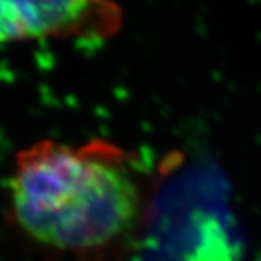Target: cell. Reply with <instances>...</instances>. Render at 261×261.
Returning a JSON list of instances; mask_svg holds the SVG:
<instances>
[{
  "instance_id": "3",
  "label": "cell",
  "mask_w": 261,
  "mask_h": 261,
  "mask_svg": "<svg viewBox=\"0 0 261 261\" xmlns=\"http://www.w3.org/2000/svg\"><path fill=\"white\" fill-rule=\"evenodd\" d=\"M10 42H16V41L3 8V0H0V44H10Z\"/></svg>"
},
{
  "instance_id": "2",
  "label": "cell",
  "mask_w": 261,
  "mask_h": 261,
  "mask_svg": "<svg viewBox=\"0 0 261 261\" xmlns=\"http://www.w3.org/2000/svg\"><path fill=\"white\" fill-rule=\"evenodd\" d=\"M16 42L38 38L105 39L121 27L109 0H3Z\"/></svg>"
},
{
  "instance_id": "1",
  "label": "cell",
  "mask_w": 261,
  "mask_h": 261,
  "mask_svg": "<svg viewBox=\"0 0 261 261\" xmlns=\"http://www.w3.org/2000/svg\"><path fill=\"white\" fill-rule=\"evenodd\" d=\"M10 221L32 243L77 261H105L141 216L129 155L105 140H39L20 149L8 180Z\"/></svg>"
}]
</instances>
